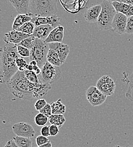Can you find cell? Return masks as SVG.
I'll list each match as a JSON object with an SVG mask.
<instances>
[{
    "mask_svg": "<svg viewBox=\"0 0 133 147\" xmlns=\"http://www.w3.org/2000/svg\"><path fill=\"white\" fill-rule=\"evenodd\" d=\"M6 85L16 97L30 101L46 95L52 88L49 84H34L30 82L25 76L24 71H20L16 74Z\"/></svg>",
    "mask_w": 133,
    "mask_h": 147,
    "instance_id": "cell-1",
    "label": "cell"
},
{
    "mask_svg": "<svg viewBox=\"0 0 133 147\" xmlns=\"http://www.w3.org/2000/svg\"><path fill=\"white\" fill-rule=\"evenodd\" d=\"M18 53L16 45L6 44L1 48L0 81L7 84L18 71L17 59Z\"/></svg>",
    "mask_w": 133,
    "mask_h": 147,
    "instance_id": "cell-2",
    "label": "cell"
},
{
    "mask_svg": "<svg viewBox=\"0 0 133 147\" xmlns=\"http://www.w3.org/2000/svg\"><path fill=\"white\" fill-rule=\"evenodd\" d=\"M58 0H31L29 13L34 17H47L56 14Z\"/></svg>",
    "mask_w": 133,
    "mask_h": 147,
    "instance_id": "cell-3",
    "label": "cell"
},
{
    "mask_svg": "<svg viewBox=\"0 0 133 147\" xmlns=\"http://www.w3.org/2000/svg\"><path fill=\"white\" fill-rule=\"evenodd\" d=\"M101 5L102 9L97 22V27L100 31H108L112 29V24L117 11L111 1L104 0Z\"/></svg>",
    "mask_w": 133,
    "mask_h": 147,
    "instance_id": "cell-4",
    "label": "cell"
},
{
    "mask_svg": "<svg viewBox=\"0 0 133 147\" xmlns=\"http://www.w3.org/2000/svg\"><path fill=\"white\" fill-rule=\"evenodd\" d=\"M49 51L48 44L45 40L36 38L31 52L30 60L36 61L40 68L47 62V55Z\"/></svg>",
    "mask_w": 133,
    "mask_h": 147,
    "instance_id": "cell-5",
    "label": "cell"
},
{
    "mask_svg": "<svg viewBox=\"0 0 133 147\" xmlns=\"http://www.w3.org/2000/svg\"><path fill=\"white\" fill-rule=\"evenodd\" d=\"M41 73L40 74L42 83L49 84H52L58 80L61 76V71L59 67L47 62L41 69Z\"/></svg>",
    "mask_w": 133,
    "mask_h": 147,
    "instance_id": "cell-6",
    "label": "cell"
},
{
    "mask_svg": "<svg viewBox=\"0 0 133 147\" xmlns=\"http://www.w3.org/2000/svg\"><path fill=\"white\" fill-rule=\"evenodd\" d=\"M114 80L108 75H103L96 82V87L107 96H112L115 90Z\"/></svg>",
    "mask_w": 133,
    "mask_h": 147,
    "instance_id": "cell-7",
    "label": "cell"
},
{
    "mask_svg": "<svg viewBox=\"0 0 133 147\" xmlns=\"http://www.w3.org/2000/svg\"><path fill=\"white\" fill-rule=\"evenodd\" d=\"M86 96L89 103L93 107H99L102 105L107 97L95 86H91L87 90Z\"/></svg>",
    "mask_w": 133,
    "mask_h": 147,
    "instance_id": "cell-8",
    "label": "cell"
},
{
    "mask_svg": "<svg viewBox=\"0 0 133 147\" xmlns=\"http://www.w3.org/2000/svg\"><path fill=\"white\" fill-rule=\"evenodd\" d=\"M14 134L20 137L32 138L35 136V131L29 123L26 122H18L12 126Z\"/></svg>",
    "mask_w": 133,
    "mask_h": 147,
    "instance_id": "cell-9",
    "label": "cell"
},
{
    "mask_svg": "<svg viewBox=\"0 0 133 147\" xmlns=\"http://www.w3.org/2000/svg\"><path fill=\"white\" fill-rule=\"evenodd\" d=\"M128 18V17L122 13H116L112 24V28L115 33L118 35L126 33Z\"/></svg>",
    "mask_w": 133,
    "mask_h": 147,
    "instance_id": "cell-10",
    "label": "cell"
},
{
    "mask_svg": "<svg viewBox=\"0 0 133 147\" xmlns=\"http://www.w3.org/2000/svg\"><path fill=\"white\" fill-rule=\"evenodd\" d=\"M61 19L57 16V14L53 16H50L47 17H34L32 16V19L31 22L35 24L36 27L48 24L52 26L54 28H56L59 26Z\"/></svg>",
    "mask_w": 133,
    "mask_h": 147,
    "instance_id": "cell-11",
    "label": "cell"
},
{
    "mask_svg": "<svg viewBox=\"0 0 133 147\" xmlns=\"http://www.w3.org/2000/svg\"><path fill=\"white\" fill-rule=\"evenodd\" d=\"M4 36L3 39L6 44H12L16 45L19 44L24 39L31 36V35L17 30H13L6 33Z\"/></svg>",
    "mask_w": 133,
    "mask_h": 147,
    "instance_id": "cell-12",
    "label": "cell"
},
{
    "mask_svg": "<svg viewBox=\"0 0 133 147\" xmlns=\"http://www.w3.org/2000/svg\"><path fill=\"white\" fill-rule=\"evenodd\" d=\"M49 49L54 50L59 55V57L63 64L69 55L70 47L62 42H51L48 43Z\"/></svg>",
    "mask_w": 133,
    "mask_h": 147,
    "instance_id": "cell-13",
    "label": "cell"
},
{
    "mask_svg": "<svg viewBox=\"0 0 133 147\" xmlns=\"http://www.w3.org/2000/svg\"><path fill=\"white\" fill-rule=\"evenodd\" d=\"M101 4L88 8L84 13L85 20L90 23H97L101 11Z\"/></svg>",
    "mask_w": 133,
    "mask_h": 147,
    "instance_id": "cell-14",
    "label": "cell"
},
{
    "mask_svg": "<svg viewBox=\"0 0 133 147\" xmlns=\"http://www.w3.org/2000/svg\"><path fill=\"white\" fill-rule=\"evenodd\" d=\"M54 28L48 24L40 25L35 27L32 36L39 39L45 40Z\"/></svg>",
    "mask_w": 133,
    "mask_h": 147,
    "instance_id": "cell-15",
    "label": "cell"
},
{
    "mask_svg": "<svg viewBox=\"0 0 133 147\" xmlns=\"http://www.w3.org/2000/svg\"><path fill=\"white\" fill-rule=\"evenodd\" d=\"M63 27L62 26H59L51 31L45 41L48 44L51 42H62L63 38Z\"/></svg>",
    "mask_w": 133,
    "mask_h": 147,
    "instance_id": "cell-16",
    "label": "cell"
},
{
    "mask_svg": "<svg viewBox=\"0 0 133 147\" xmlns=\"http://www.w3.org/2000/svg\"><path fill=\"white\" fill-rule=\"evenodd\" d=\"M16 9L18 14H26L29 13L31 0H8Z\"/></svg>",
    "mask_w": 133,
    "mask_h": 147,
    "instance_id": "cell-17",
    "label": "cell"
},
{
    "mask_svg": "<svg viewBox=\"0 0 133 147\" xmlns=\"http://www.w3.org/2000/svg\"><path fill=\"white\" fill-rule=\"evenodd\" d=\"M32 19V16L30 14H18L14 19L12 28L13 30H17L20 27L23 26L26 23L31 22Z\"/></svg>",
    "mask_w": 133,
    "mask_h": 147,
    "instance_id": "cell-18",
    "label": "cell"
},
{
    "mask_svg": "<svg viewBox=\"0 0 133 147\" xmlns=\"http://www.w3.org/2000/svg\"><path fill=\"white\" fill-rule=\"evenodd\" d=\"M112 4L117 13H122L129 17L132 5L116 1L112 2Z\"/></svg>",
    "mask_w": 133,
    "mask_h": 147,
    "instance_id": "cell-19",
    "label": "cell"
},
{
    "mask_svg": "<svg viewBox=\"0 0 133 147\" xmlns=\"http://www.w3.org/2000/svg\"><path fill=\"white\" fill-rule=\"evenodd\" d=\"M47 62L53 65L58 67H60L63 65L57 52L51 49H49L47 55Z\"/></svg>",
    "mask_w": 133,
    "mask_h": 147,
    "instance_id": "cell-20",
    "label": "cell"
},
{
    "mask_svg": "<svg viewBox=\"0 0 133 147\" xmlns=\"http://www.w3.org/2000/svg\"><path fill=\"white\" fill-rule=\"evenodd\" d=\"M53 114H62L63 115L66 112V107L61 102V99H58L55 102L51 104Z\"/></svg>",
    "mask_w": 133,
    "mask_h": 147,
    "instance_id": "cell-21",
    "label": "cell"
},
{
    "mask_svg": "<svg viewBox=\"0 0 133 147\" xmlns=\"http://www.w3.org/2000/svg\"><path fill=\"white\" fill-rule=\"evenodd\" d=\"M48 121L51 125H54L60 128L65 124L66 119L63 115L52 114L50 117H49Z\"/></svg>",
    "mask_w": 133,
    "mask_h": 147,
    "instance_id": "cell-22",
    "label": "cell"
},
{
    "mask_svg": "<svg viewBox=\"0 0 133 147\" xmlns=\"http://www.w3.org/2000/svg\"><path fill=\"white\" fill-rule=\"evenodd\" d=\"M13 140L19 147H32V142L31 138L16 136L13 138Z\"/></svg>",
    "mask_w": 133,
    "mask_h": 147,
    "instance_id": "cell-23",
    "label": "cell"
},
{
    "mask_svg": "<svg viewBox=\"0 0 133 147\" xmlns=\"http://www.w3.org/2000/svg\"><path fill=\"white\" fill-rule=\"evenodd\" d=\"M35 27H36V26L35 25L34 23H33L32 22H28L24 24L21 27H20L17 30V31H18L20 32H22L24 34L32 36L34 32Z\"/></svg>",
    "mask_w": 133,
    "mask_h": 147,
    "instance_id": "cell-24",
    "label": "cell"
},
{
    "mask_svg": "<svg viewBox=\"0 0 133 147\" xmlns=\"http://www.w3.org/2000/svg\"><path fill=\"white\" fill-rule=\"evenodd\" d=\"M24 75L26 78L31 83L34 84H39L40 83H42L40 81V78L38 77L36 74L33 71H29V70H26L24 71Z\"/></svg>",
    "mask_w": 133,
    "mask_h": 147,
    "instance_id": "cell-25",
    "label": "cell"
},
{
    "mask_svg": "<svg viewBox=\"0 0 133 147\" xmlns=\"http://www.w3.org/2000/svg\"><path fill=\"white\" fill-rule=\"evenodd\" d=\"M48 121V118L43 114L39 113L35 117V123L38 126H44Z\"/></svg>",
    "mask_w": 133,
    "mask_h": 147,
    "instance_id": "cell-26",
    "label": "cell"
},
{
    "mask_svg": "<svg viewBox=\"0 0 133 147\" xmlns=\"http://www.w3.org/2000/svg\"><path fill=\"white\" fill-rule=\"evenodd\" d=\"M35 40H36L35 37L31 36L24 39V40H23L19 44H18V45L24 47L28 49L30 51H31L34 46Z\"/></svg>",
    "mask_w": 133,
    "mask_h": 147,
    "instance_id": "cell-27",
    "label": "cell"
},
{
    "mask_svg": "<svg viewBox=\"0 0 133 147\" xmlns=\"http://www.w3.org/2000/svg\"><path fill=\"white\" fill-rule=\"evenodd\" d=\"M126 97L133 102V73L129 83L127 91L126 92Z\"/></svg>",
    "mask_w": 133,
    "mask_h": 147,
    "instance_id": "cell-28",
    "label": "cell"
},
{
    "mask_svg": "<svg viewBox=\"0 0 133 147\" xmlns=\"http://www.w3.org/2000/svg\"><path fill=\"white\" fill-rule=\"evenodd\" d=\"M17 47L18 53L19 55H20L22 57H29L30 58V57L31 55V52L28 49H27L24 47L18 45H17Z\"/></svg>",
    "mask_w": 133,
    "mask_h": 147,
    "instance_id": "cell-29",
    "label": "cell"
},
{
    "mask_svg": "<svg viewBox=\"0 0 133 147\" xmlns=\"http://www.w3.org/2000/svg\"><path fill=\"white\" fill-rule=\"evenodd\" d=\"M28 65L26 61L23 57H18L17 59V65L19 71H25L26 70V66Z\"/></svg>",
    "mask_w": 133,
    "mask_h": 147,
    "instance_id": "cell-30",
    "label": "cell"
},
{
    "mask_svg": "<svg viewBox=\"0 0 133 147\" xmlns=\"http://www.w3.org/2000/svg\"><path fill=\"white\" fill-rule=\"evenodd\" d=\"M39 111H40V113L46 115L48 118L53 114L52 107H51V105L50 104H47L45 105V107H44L41 110H40Z\"/></svg>",
    "mask_w": 133,
    "mask_h": 147,
    "instance_id": "cell-31",
    "label": "cell"
},
{
    "mask_svg": "<svg viewBox=\"0 0 133 147\" xmlns=\"http://www.w3.org/2000/svg\"><path fill=\"white\" fill-rule=\"evenodd\" d=\"M126 33L129 35L133 34V16L128 17Z\"/></svg>",
    "mask_w": 133,
    "mask_h": 147,
    "instance_id": "cell-32",
    "label": "cell"
},
{
    "mask_svg": "<svg viewBox=\"0 0 133 147\" xmlns=\"http://www.w3.org/2000/svg\"><path fill=\"white\" fill-rule=\"evenodd\" d=\"M49 142L50 141L47 137L41 135H39L36 138V143L38 147L41 146L42 145H44L45 144H47V143H49Z\"/></svg>",
    "mask_w": 133,
    "mask_h": 147,
    "instance_id": "cell-33",
    "label": "cell"
},
{
    "mask_svg": "<svg viewBox=\"0 0 133 147\" xmlns=\"http://www.w3.org/2000/svg\"><path fill=\"white\" fill-rule=\"evenodd\" d=\"M48 103L47 102L46 100L45 99H38L36 102H35L34 107L35 108V110L37 111H40Z\"/></svg>",
    "mask_w": 133,
    "mask_h": 147,
    "instance_id": "cell-34",
    "label": "cell"
},
{
    "mask_svg": "<svg viewBox=\"0 0 133 147\" xmlns=\"http://www.w3.org/2000/svg\"><path fill=\"white\" fill-rule=\"evenodd\" d=\"M40 134L41 135L45 136V137H49L51 136L50 134V130H49V126H43V127L41 129Z\"/></svg>",
    "mask_w": 133,
    "mask_h": 147,
    "instance_id": "cell-35",
    "label": "cell"
},
{
    "mask_svg": "<svg viewBox=\"0 0 133 147\" xmlns=\"http://www.w3.org/2000/svg\"><path fill=\"white\" fill-rule=\"evenodd\" d=\"M51 136H55L59 133V127L54 125H52L49 126Z\"/></svg>",
    "mask_w": 133,
    "mask_h": 147,
    "instance_id": "cell-36",
    "label": "cell"
},
{
    "mask_svg": "<svg viewBox=\"0 0 133 147\" xmlns=\"http://www.w3.org/2000/svg\"><path fill=\"white\" fill-rule=\"evenodd\" d=\"M5 147H19L14 140H9L6 143Z\"/></svg>",
    "mask_w": 133,
    "mask_h": 147,
    "instance_id": "cell-37",
    "label": "cell"
},
{
    "mask_svg": "<svg viewBox=\"0 0 133 147\" xmlns=\"http://www.w3.org/2000/svg\"><path fill=\"white\" fill-rule=\"evenodd\" d=\"M107 1H111V2H121V3H126L128 5H133V0H107Z\"/></svg>",
    "mask_w": 133,
    "mask_h": 147,
    "instance_id": "cell-38",
    "label": "cell"
},
{
    "mask_svg": "<svg viewBox=\"0 0 133 147\" xmlns=\"http://www.w3.org/2000/svg\"><path fill=\"white\" fill-rule=\"evenodd\" d=\"M38 147H52V144H51V142H49V143H48L47 144H45L44 145H42L41 146H38Z\"/></svg>",
    "mask_w": 133,
    "mask_h": 147,
    "instance_id": "cell-39",
    "label": "cell"
},
{
    "mask_svg": "<svg viewBox=\"0 0 133 147\" xmlns=\"http://www.w3.org/2000/svg\"><path fill=\"white\" fill-rule=\"evenodd\" d=\"M114 147H121V146H114Z\"/></svg>",
    "mask_w": 133,
    "mask_h": 147,
    "instance_id": "cell-40",
    "label": "cell"
},
{
    "mask_svg": "<svg viewBox=\"0 0 133 147\" xmlns=\"http://www.w3.org/2000/svg\"><path fill=\"white\" fill-rule=\"evenodd\" d=\"M126 147H133V146H126Z\"/></svg>",
    "mask_w": 133,
    "mask_h": 147,
    "instance_id": "cell-41",
    "label": "cell"
}]
</instances>
